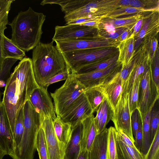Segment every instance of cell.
Here are the masks:
<instances>
[{
	"label": "cell",
	"instance_id": "b9f144b4",
	"mask_svg": "<svg viewBox=\"0 0 159 159\" xmlns=\"http://www.w3.org/2000/svg\"><path fill=\"white\" fill-rule=\"evenodd\" d=\"M144 159H159V128L157 129Z\"/></svg>",
	"mask_w": 159,
	"mask_h": 159
},
{
	"label": "cell",
	"instance_id": "cb8c5ba5",
	"mask_svg": "<svg viewBox=\"0 0 159 159\" xmlns=\"http://www.w3.org/2000/svg\"><path fill=\"white\" fill-rule=\"evenodd\" d=\"M116 149L117 159H144V155L137 148L125 143L117 131Z\"/></svg>",
	"mask_w": 159,
	"mask_h": 159
},
{
	"label": "cell",
	"instance_id": "2e32d148",
	"mask_svg": "<svg viewBox=\"0 0 159 159\" xmlns=\"http://www.w3.org/2000/svg\"><path fill=\"white\" fill-rule=\"evenodd\" d=\"M0 147L10 157L14 152L13 134L2 102L0 104Z\"/></svg>",
	"mask_w": 159,
	"mask_h": 159
},
{
	"label": "cell",
	"instance_id": "d6a6232c",
	"mask_svg": "<svg viewBox=\"0 0 159 159\" xmlns=\"http://www.w3.org/2000/svg\"><path fill=\"white\" fill-rule=\"evenodd\" d=\"M151 109L145 115H141L143 135V144L141 152L144 155H145L148 152L151 143L149 136L150 120Z\"/></svg>",
	"mask_w": 159,
	"mask_h": 159
},
{
	"label": "cell",
	"instance_id": "6da1fadb",
	"mask_svg": "<svg viewBox=\"0 0 159 159\" xmlns=\"http://www.w3.org/2000/svg\"><path fill=\"white\" fill-rule=\"evenodd\" d=\"M39 87L35 79L32 59L24 58L7 80L2 101L12 134L20 110L34 90Z\"/></svg>",
	"mask_w": 159,
	"mask_h": 159
},
{
	"label": "cell",
	"instance_id": "5bb4252c",
	"mask_svg": "<svg viewBox=\"0 0 159 159\" xmlns=\"http://www.w3.org/2000/svg\"><path fill=\"white\" fill-rule=\"evenodd\" d=\"M93 113L84 93L76 99L60 118L63 122L70 124L72 128Z\"/></svg>",
	"mask_w": 159,
	"mask_h": 159
},
{
	"label": "cell",
	"instance_id": "7dc6e473",
	"mask_svg": "<svg viewBox=\"0 0 159 159\" xmlns=\"http://www.w3.org/2000/svg\"><path fill=\"white\" fill-rule=\"evenodd\" d=\"M70 74V69L67 67L64 71L55 75L48 80L44 83L43 87L47 89L48 87L51 84L61 81L66 80Z\"/></svg>",
	"mask_w": 159,
	"mask_h": 159
},
{
	"label": "cell",
	"instance_id": "8d00e7d4",
	"mask_svg": "<svg viewBox=\"0 0 159 159\" xmlns=\"http://www.w3.org/2000/svg\"><path fill=\"white\" fill-rule=\"evenodd\" d=\"M157 35L152 36L144 40L141 48L145 53L148 62L152 63L156 50L158 47Z\"/></svg>",
	"mask_w": 159,
	"mask_h": 159
},
{
	"label": "cell",
	"instance_id": "7bdbcfd3",
	"mask_svg": "<svg viewBox=\"0 0 159 159\" xmlns=\"http://www.w3.org/2000/svg\"><path fill=\"white\" fill-rule=\"evenodd\" d=\"M13 0H0V26L8 24V15Z\"/></svg>",
	"mask_w": 159,
	"mask_h": 159
},
{
	"label": "cell",
	"instance_id": "ac0fdd59",
	"mask_svg": "<svg viewBox=\"0 0 159 159\" xmlns=\"http://www.w3.org/2000/svg\"><path fill=\"white\" fill-rule=\"evenodd\" d=\"M120 72L109 81L100 85L113 111L120 98L123 90V84Z\"/></svg>",
	"mask_w": 159,
	"mask_h": 159
},
{
	"label": "cell",
	"instance_id": "5b68a950",
	"mask_svg": "<svg viewBox=\"0 0 159 159\" xmlns=\"http://www.w3.org/2000/svg\"><path fill=\"white\" fill-rule=\"evenodd\" d=\"M118 52L116 47L88 49L62 53L71 74L81 68L100 60L110 57Z\"/></svg>",
	"mask_w": 159,
	"mask_h": 159
},
{
	"label": "cell",
	"instance_id": "f907efd6",
	"mask_svg": "<svg viewBox=\"0 0 159 159\" xmlns=\"http://www.w3.org/2000/svg\"><path fill=\"white\" fill-rule=\"evenodd\" d=\"M101 19V17H87L80 18L72 20L66 22V25L80 24L87 22L100 20Z\"/></svg>",
	"mask_w": 159,
	"mask_h": 159
},
{
	"label": "cell",
	"instance_id": "681fc988",
	"mask_svg": "<svg viewBox=\"0 0 159 159\" xmlns=\"http://www.w3.org/2000/svg\"><path fill=\"white\" fill-rule=\"evenodd\" d=\"M134 144L135 147L138 150L141 152L142 148L143 141V135L142 120L139 124L136 136L135 138H134Z\"/></svg>",
	"mask_w": 159,
	"mask_h": 159
},
{
	"label": "cell",
	"instance_id": "1f68e13d",
	"mask_svg": "<svg viewBox=\"0 0 159 159\" xmlns=\"http://www.w3.org/2000/svg\"><path fill=\"white\" fill-rule=\"evenodd\" d=\"M146 12H149L142 9L131 7H124L114 10L101 17L122 18Z\"/></svg>",
	"mask_w": 159,
	"mask_h": 159
},
{
	"label": "cell",
	"instance_id": "d4e9b609",
	"mask_svg": "<svg viewBox=\"0 0 159 159\" xmlns=\"http://www.w3.org/2000/svg\"><path fill=\"white\" fill-rule=\"evenodd\" d=\"M134 43V37H130L117 45L119 52L117 61L121 64L122 66L127 65L132 59L135 53Z\"/></svg>",
	"mask_w": 159,
	"mask_h": 159
},
{
	"label": "cell",
	"instance_id": "4fadbf2b",
	"mask_svg": "<svg viewBox=\"0 0 159 159\" xmlns=\"http://www.w3.org/2000/svg\"><path fill=\"white\" fill-rule=\"evenodd\" d=\"M29 100L39 114L43 122L47 117L52 120L56 118L54 107L47 89L41 87L36 89Z\"/></svg>",
	"mask_w": 159,
	"mask_h": 159
},
{
	"label": "cell",
	"instance_id": "f35d334b",
	"mask_svg": "<svg viewBox=\"0 0 159 159\" xmlns=\"http://www.w3.org/2000/svg\"><path fill=\"white\" fill-rule=\"evenodd\" d=\"M159 1L130 0V7L142 9L149 12H159Z\"/></svg>",
	"mask_w": 159,
	"mask_h": 159
},
{
	"label": "cell",
	"instance_id": "277c9868",
	"mask_svg": "<svg viewBox=\"0 0 159 159\" xmlns=\"http://www.w3.org/2000/svg\"><path fill=\"white\" fill-rule=\"evenodd\" d=\"M23 111L24 133L14 154L18 159H33L36 150L37 136L43 122L29 100L24 105Z\"/></svg>",
	"mask_w": 159,
	"mask_h": 159
},
{
	"label": "cell",
	"instance_id": "9f6ffc18",
	"mask_svg": "<svg viewBox=\"0 0 159 159\" xmlns=\"http://www.w3.org/2000/svg\"><path fill=\"white\" fill-rule=\"evenodd\" d=\"M77 159H89V152L86 150L80 151Z\"/></svg>",
	"mask_w": 159,
	"mask_h": 159
},
{
	"label": "cell",
	"instance_id": "d590c367",
	"mask_svg": "<svg viewBox=\"0 0 159 159\" xmlns=\"http://www.w3.org/2000/svg\"><path fill=\"white\" fill-rule=\"evenodd\" d=\"M159 124V102L157 100L153 106L151 111L150 120L149 136L152 143L157 129Z\"/></svg>",
	"mask_w": 159,
	"mask_h": 159
},
{
	"label": "cell",
	"instance_id": "bcb514c9",
	"mask_svg": "<svg viewBox=\"0 0 159 159\" xmlns=\"http://www.w3.org/2000/svg\"><path fill=\"white\" fill-rule=\"evenodd\" d=\"M152 75L153 81L156 86L159 85V52L158 47L155 52L153 60L151 64Z\"/></svg>",
	"mask_w": 159,
	"mask_h": 159
},
{
	"label": "cell",
	"instance_id": "f1b7e54d",
	"mask_svg": "<svg viewBox=\"0 0 159 159\" xmlns=\"http://www.w3.org/2000/svg\"><path fill=\"white\" fill-rule=\"evenodd\" d=\"M97 28L99 37L117 44L116 40L118 38L124 31L128 29L124 27L114 28L109 25L100 22Z\"/></svg>",
	"mask_w": 159,
	"mask_h": 159
},
{
	"label": "cell",
	"instance_id": "f546056e",
	"mask_svg": "<svg viewBox=\"0 0 159 159\" xmlns=\"http://www.w3.org/2000/svg\"><path fill=\"white\" fill-rule=\"evenodd\" d=\"M84 94L93 113L96 111L105 98L102 89L100 85L86 90Z\"/></svg>",
	"mask_w": 159,
	"mask_h": 159
},
{
	"label": "cell",
	"instance_id": "484cf974",
	"mask_svg": "<svg viewBox=\"0 0 159 159\" xmlns=\"http://www.w3.org/2000/svg\"><path fill=\"white\" fill-rule=\"evenodd\" d=\"M2 57L4 59L11 58L20 61L25 56V52L19 48L4 34L2 38Z\"/></svg>",
	"mask_w": 159,
	"mask_h": 159
},
{
	"label": "cell",
	"instance_id": "52a82bcc",
	"mask_svg": "<svg viewBox=\"0 0 159 159\" xmlns=\"http://www.w3.org/2000/svg\"><path fill=\"white\" fill-rule=\"evenodd\" d=\"M151 63H148L143 72L139 89L138 109L141 115L146 114L156 101L159 99V88L155 85L152 77Z\"/></svg>",
	"mask_w": 159,
	"mask_h": 159
},
{
	"label": "cell",
	"instance_id": "8992f818",
	"mask_svg": "<svg viewBox=\"0 0 159 159\" xmlns=\"http://www.w3.org/2000/svg\"><path fill=\"white\" fill-rule=\"evenodd\" d=\"M85 90L84 86L70 74L64 83L51 93L57 116L61 117Z\"/></svg>",
	"mask_w": 159,
	"mask_h": 159
},
{
	"label": "cell",
	"instance_id": "74e56055",
	"mask_svg": "<svg viewBox=\"0 0 159 159\" xmlns=\"http://www.w3.org/2000/svg\"><path fill=\"white\" fill-rule=\"evenodd\" d=\"M142 75L138 77L135 80L128 92L129 105L131 115L132 112L138 108L139 87Z\"/></svg>",
	"mask_w": 159,
	"mask_h": 159
},
{
	"label": "cell",
	"instance_id": "f6af8a7d",
	"mask_svg": "<svg viewBox=\"0 0 159 159\" xmlns=\"http://www.w3.org/2000/svg\"><path fill=\"white\" fill-rule=\"evenodd\" d=\"M139 50L136 52L131 60L127 65L122 66L120 72V75L123 84L127 80L129 76L134 67L138 58Z\"/></svg>",
	"mask_w": 159,
	"mask_h": 159
},
{
	"label": "cell",
	"instance_id": "ba28073f",
	"mask_svg": "<svg viewBox=\"0 0 159 159\" xmlns=\"http://www.w3.org/2000/svg\"><path fill=\"white\" fill-rule=\"evenodd\" d=\"M111 120L114 123L116 130L121 131L134 143L131 126L129 93L126 89L122 90L120 98L113 111Z\"/></svg>",
	"mask_w": 159,
	"mask_h": 159
},
{
	"label": "cell",
	"instance_id": "e575fe53",
	"mask_svg": "<svg viewBox=\"0 0 159 159\" xmlns=\"http://www.w3.org/2000/svg\"><path fill=\"white\" fill-rule=\"evenodd\" d=\"M23 119V107L19 112L15 124L13 134L14 146L13 153L16 150L20 145L22 138L24 130Z\"/></svg>",
	"mask_w": 159,
	"mask_h": 159
},
{
	"label": "cell",
	"instance_id": "ee69618b",
	"mask_svg": "<svg viewBox=\"0 0 159 159\" xmlns=\"http://www.w3.org/2000/svg\"><path fill=\"white\" fill-rule=\"evenodd\" d=\"M104 109L101 125L98 131V134L101 132L106 128V125L110 120H111L113 113V111L108 103L106 97L104 98Z\"/></svg>",
	"mask_w": 159,
	"mask_h": 159
},
{
	"label": "cell",
	"instance_id": "7402d4cb",
	"mask_svg": "<svg viewBox=\"0 0 159 159\" xmlns=\"http://www.w3.org/2000/svg\"><path fill=\"white\" fill-rule=\"evenodd\" d=\"M108 129L97 134L89 152V159H106Z\"/></svg>",
	"mask_w": 159,
	"mask_h": 159
},
{
	"label": "cell",
	"instance_id": "4dcf8cb0",
	"mask_svg": "<svg viewBox=\"0 0 159 159\" xmlns=\"http://www.w3.org/2000/svg\"><path fill=\"white\" fill-rule=\"evenodd\" d=\"M90 1V0H50L49 3L60 6L62 11L65 15L81 8Z\"/></svg>",
	"mask_w": 159,
	"mask_h": 159
},
{
	"label": "cell",
	"instance_id": "60d3db41",
	"mask_svg": "<svg viewBox=\"0 0 159 159\" xmlns=\"http://www.w3.org/2000/svg\"><path fill=\"white\" fill-rule=\"evenodd\" d=\"M36 148L38 151L39 159H48L45 135L42 126L37 136Z\"/></svg>",
	"mask_w": 159,
	"mask_h": 159
},
{
	"label": "cell",
	"instance_id": "7a4b0ae2",
	"mask_svg": "<svg viewBox=\"0 0 159 159\" xmlns=\"http://www.w3.org/2000/svg\"><path fill=\"white\" fill-rule=\"evenodd\" d=\"M46 17L43 13L36 12L30 7L19 12L8 24L11 29V40L25 52L33 49L40 42Z\"/></svg>",
	"mask_w": 159,
	"mask_h": 159
},
{
	"label": "cell",
	"instance_id": "3957f363",
	"mask_svg": "<svg viewBox=\"0 0 159 159\" xmlns=\"http://www.w3.org/2000/svg\"><path fill=\"white\" fill-rule=\"evenodd\" d=\"M53 41L40 42L33 49L32 60L35 79L39 87L52 77L65 71L67 66L62 53Z\"/></svg>",
	"mask_w": 159,
	"mask_h": 159
},
{
	"label": "cell",
	"instance_id": "9a60e30c",
	"mask_svg": "<svg viewBox=\"0 0 159 159\" xmlns=\"http://www.w3.org/2000/svg\"><path fill=\"white\" fill-rule=\"evenodd\" d=\"M158 11L150 12L144 16L143 24L138 33L134 38L135 52L139 48L144 40L157 35L159 31V15Z\"/></svg>",
	"mask_w": 159,
	"mask_h": 159
},
{
	"label": "cell",
	"instance_id": "9c48e42d",
	"mask_svg": "<svg viewBox=\"0 0 159 159\" xmlns=\"http://www.w3.org/2000/svg\"><path fill=\"white\" fill-rule=\"evenodd\" d=\"M122 65L117 61L100 70L83 74H70V75L81 84L85 90L100 85L110 80L120 72Z\"/></svg>",
	"mask_w": 159,
	"mask_h": 159
},
{
	"label": "cell",
	"instance_id": "db71d44e",
	"mask_svg": "<svg viewBox=\"0 0 159 159\" xmlns=\"http://www.w3.org/2000/svg\"><path fill=\"white\" fill-rule=\"evenodd\" d=\"M130 36V30L127 29L124 31L119 37L117 39L116 42L119 43L128 38Z\"/></svg>",
	"mask_w": 159,
	"mask_h": 159
},
{
	"label": "cell",
	"instance_id": "e0dca14e",
	"mask_svg": "<svg viewBox=\"0 0 159 159\" xmlns=\"http://www.w3.org/2000/svg\"><path fill=\"white\" fill-rule=\"evenodd\" d=\"M52 120L45 118L42 125L45 135L48 159H63L59 144L55 135Z\"/></svg>",
	"mask_w": 159,
	"mask_h": 159
},
{
	"label": "cell",
	"instance_id": "83f0119b",
	"mask_svg": "<svg viewBox=\"0 0 159 159\" xmlns=\"http://www.w3.org/2000/svg\"><path fill=\"white\" fill-rule=\"evenodd\" d=\"M118 55V52L110 57L100 60L85 66L79 69L74 74H83L103 70L117 61Z\"/></svg>",
	"mask_w": 159,
	"mask_h": 159
},
{
	"label": "cell",
	"instance_id": "d6986e66",
	"mask_svg": "<svg viewBox=\"0 0 159 159\" xmlns=\"http://www.w3.org/2000/svg\"><path fill=\"white\" fill-rule=\"evenodd\" d=\"M93 114L82 122V131L80 141V151L89 152L96 136L98 134Z\"/></svg>",
	"mask_w": 159,
	"mask_h": 159
},
{
	"label": "cell",
	"instance_id": "ffe728a7",
	"mask_svg": "<svg viewBox=\"0 0 159 159\" xmlns=\"http://www.w3.org/2000/svg\"><path fill=\"white\" fill-rule=\"evenodd\" d=\"M52 123L55 135L64 157L66 147L71 136L72 128L70 124L62 121L59 116H57Z\"/></svg>",
	"mask_w": 159,
	"mask_h": 159
},
{
	"label": "cell",
	"instance_id": "4316f807",
	"mask_svg": "<svg viewBox=\"0 0 159 159\" xmlns=\"http://www.w3.org/2000/svg\"><path fill=\"white\" fill-rule=\"evenodd\" d=\"M143 13L122 18H101L100 22L109 25L114 28L124 27L130 30L143 15Z\"/></svg>",
	"mask_w": 159,
	"mask_h": 159
},
{
	"label": "cell",
	"instance_id": "603a6c76",
	"mask_svg": "<svg viewBox=\"0 0 159 159\" xmlns=\"http://www.w3.org/2000/svg\"><path fill=\"white\" fill-rule=\"evenodd\" d=\"M135 64L131 71L127 80L124 83V85L127 88L128 93L131 89L135 80L143 75L146 66L148 63L145 53L141 48Z\"/></svg>",
	"mask_w": 159,
	"mask_h": 159
},
{
	"label": "cell",
	"instance_id": "816d5d0a",
	"mask_svg": "<svg viewBox=\"0 0 159 159\" xmlns=\"http://www.w3.org/2000/svg\"><path fill=\"white\" fill-rule=\"evenodd\" d=\"M144 15H143L138 20L133 28L130 30V37H134L139 32L142 27Z\"/></svg>",
	"mask_w": 159,
	"mask_h": 159
},
{
	"label": "cell",
	"instance_id": "c3c4849f",
	"mask_svg": "<svg viewBox=\"0 0 159 159\" xmlns=\"http://www.w3.org/2000/svg\"><path fill=\"white\" fill-rule=\"evenodd\" d=\"M141 120L139 111L138 109H135L131 114V126L134 139L136 137L139 125Z\"/></svg>",
	"mask_w": 159,
	"mask_h": 159
},
{
	"label": "cell",
	"instance_id": "7c38bea8",
	"mask_svg": "<svg viewBox=\"0 0 159 159\" xmlns=\"http://www.w3.org/2000/svg\"><path fill=\"white\" fill-rule=\"evenodd\" d=\"M52 41L92 38L98 36L97 27L84 26L79 24L56 26Z\"/></svg>",
	"mask_w": 159,
	"mask_h": 159
},
{
	"label": "cell",
	"instance_id": "11a10c76",
	"mask_svg": "<svg viewBox=\"0 0 159 159\" xmlns=\"http://www.w3.org/2000/svg\"><path fill=\"white\" fill-rule=\"evenodd\" d=\"M100 20L90 21L79 24L87 26L95 27L97 28L99 24Z\"/></svg>",
	"mask_w": 159,
	"mask_h": 159
},
{
	"label": "cell",
	"instance_id": "44dd1931",
	"mask_svg": "<svg viewBox=\"0 0 159 159\" xmlns=\"http://www.w3.org/2000/svg\"><path fill=\"white\" fill-rule=\"evenodd\" d=\"M82 131V122L72 128L71 136L66 147L63 159H77L80 151Z\"/></svg>",
	"mask_w": 159,
	"mask_h": 159
},
{
	"label": "cell",
	"instance_id": "ab89813d",
	"mask_svg": "<svg viewBox=\"0 0 159 159\" xmlns=\"http://www.w3.org/2000/svg\"><path fill=\"white\" fill-rule=\"evenodd\" d=\"M18 60L16 59L11 58L4 60L0 70V88L5 87L7 81L11 75V69Z\"/></svg>",
	"mask_w": 159,
	"mask_h": 159
},
{
	"label": "cell",
	"instance_id": "680465c9",
	"mask_svg": "<svg viewBox=\"0 0 159 159\" xmlns=\"http://www.w3.org/2000/svg\"><path fill=\"white\" fill-rule=\"evenodd\" d=\"M2 93L0 91V104L1 103V102H2L1 98H2Z\"/></svg>",
	"mask_w": 159,
	"mask_h": 159
},
{
	"label": "cell",
	"instance_id": "f5cc1de1",
	"mask_svg": "<svg viewBox=\"0 0 159 159\" xmlns=\"http://www.w3.org/2000/svg\"><path fill=\"white\" fill-rule=\"evenodd\" d=\"M7 25L4 24L0 26V70L1 68L4 59L2 57V41L5 30L7 28Z\"/></svg>",
	"mask_w": 159,
	"mask_h": 159
},
{
	"label": "cell",
	"instance_id": "8fae6325",
	"mask_svg": "<svg viewBox=\"0 0 159 159\" xmlns=\"http://www.w3.org/2000/svg\"><path fill=\"white\" fill-rule=\"evenodd\" d=\"M117 5V1L90 0L81 8L65 14L64 18L67 22L87 17H101L113 10Z\"/></svg>",
	"mask_w": 159,
	"mask_h": 159
},
{
	"label": "cell",
	"instance_id": "30bf717a",
	"mask_svg": "<svg viewBox=\"0 0 159 159\" xmlns=\"http://www.w3.org/2000/svg\"><path fill=\"white\" fill-rule=\"evenodd\" d=\"M55 42L56 46L61 53L80 50L116 47L117 45L112 41L99 36Z\"/></svg>",
	"mask_w": 159,
	"mask_h": 159
},
{
	"label": "cell",
	"instance_id": "6f0895ef",
	"mask_svg": "<svg viewBox=\"0 0 159 159\" xmlns=\"http://www.w3.org/2000/svg\"><path fill=\"white\" fill-rule=\"evenodd\" d=\"M6 155H7L6 153L0 147V159H2Z\"/></svg>",
	"mask_w": 159,
	"mask_h": 159
},
{
	"label": "cell",
	"instance_id": "836d02e7",
	"mask_svg": "<svg viewBox=\"0 0 159 159\" xmlns=\"http://www.w3.org/2000/svg\"><path fill=\"white\" fill-rule=\"evenodd\" d=\"M117 131L111 126L108 129L106 159H117L116 149Z\"/></svg>",
	"mask_w": 159,
	"mask_h": 159
}]
</instances>
